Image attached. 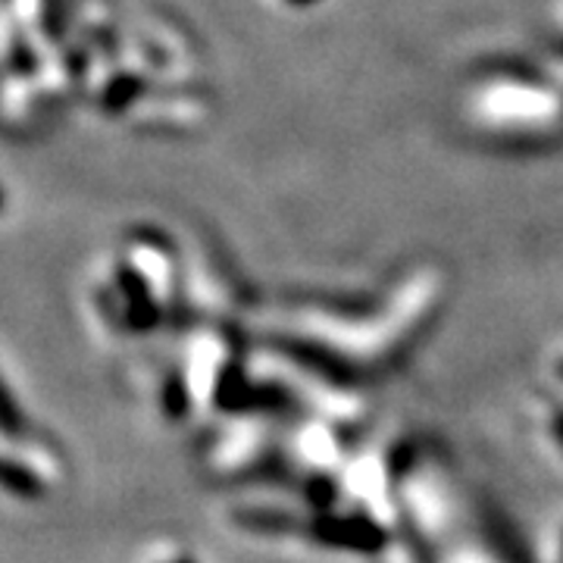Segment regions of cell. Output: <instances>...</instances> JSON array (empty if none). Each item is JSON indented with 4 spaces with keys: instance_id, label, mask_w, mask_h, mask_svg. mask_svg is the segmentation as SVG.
Listing matches in <instances>:
<instances>
[{
    "instance_id": "6da1fadb",
    "label": "cell",
    "mask_w": 563,
    "mask_h": 563,
    "mask_svg": "<svg viewBox=\"0 0 563 563\" xmlns=\"http://www.w3.org/2000/svg\"><path fill=\"white\" fill-rule=\"evenodd\" d=\"M44 492L41 473L29 470L22 461H10L0 454V495L20 498V501H35Z\"/></svg>"
},
{
    "instance_id": "7a4b0ae2",
    "label": "cell",
    "mask_w": 563,
    "mask_h": 563,
    "mask_svg": "<svg viewBox=\"0 0 563 563\" xmlns=\"http://www.w3.org/2000/svg\"><path fill=\"white\" fill-rule=\"evenodd\" d=\"M22 435V413L10 391L0 383V439L3 442H20Z\"/></svg>"
}]
</instances>
